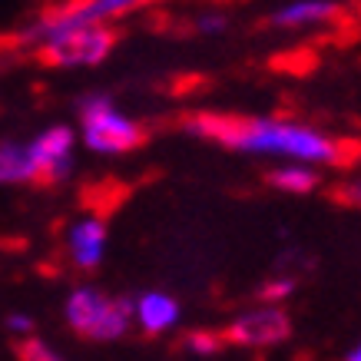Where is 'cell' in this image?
Masks as SVG:
<instances>
[{"mask_svg": "<svg viewBox=\"0 0 361 361\" xmlns=\"http://www.w3.org/2000/svg\"><path fill=\"white\" fill-rule=\"evenodd\" d=\"M106 242H110V226L103 219V212H80L77 219L66 226L63 232V249L66 259L80 272H93L106 259Z\"/></svg>", "mask_w": 361, "mask_h": 361, "instance_id": "8", "label": "cell"}, {"mask_svg": "<svg viewBox=\"0 0 361 361\" xmlns=\"http://www.w3.org/2000/svg\"><path fill=\"white\" fill-rule=\"evenodd\" d=\"M40 183L27 140H0V186H30Z\"/></svg>", "mask_w": 361, "mask_h": 361, "instance_id": "11", "label": "cell"}, {"mask_svg": "<svg viewBox=\"0 0 361 361\" xmlns=\"http://www.w3.org/2000/svg\"><path fill=\"white\" fill-rule=\"evenodd\" d=\"M4 325H7V331H11V335H17L20 341L33 335V318H30V312H11V315L4 318Z\"/></svg>", "mask_w": 361, "mask_h": 361, "instance_id": "17", "label": "cell"}, {"mask_svg": "<svg viewBox=\"0 0 361 361\" xmlns=\"http://www.w3.org/2000/svg\"><path fill=\"white\" fill-rule=\"evenodd\" d=\"M292 335V318L282 305H252L229 322L226 341L242 348H275Z\"/></svg>", "mask_w": 361, "mask_h": 361, "instance_id": "6", "label": "cell"}, {"mask_svg": "<svg viewBox=\"0 0 361 361\" xmlns=\"http://www.w3.org/2000/svg\"><path fill=\"white\" fill-rule=\"evenodd\" d=\"M341 199H345V202H348V206L361 209V173L348 176V179H345V183H341Z\"/></svg>", "mask_w": 361, "mask_h": 361, "instance_id": "18", "label": "cell"}, {"mask_svg": "<svg viewBox=\"0 0 361 361\" xmlns=\"http://www.w3.org/2000/svg\"><path fill=\"white\" fill-rule=\"evenodd\" d=\"M186 348L192 351V355H199V358H209V355H216V351L222 348V338L216 331H192L186 338Z\"/></svg>", "mask_w": 361, "mask_h": 361, "instance_id": "15", "label": "cell"}, {"mask_svg": "<svg viewBox=\"0 0 361 361\" xmlns=\"http://www.w3.org/2000/svg\"><path fill=\"white\" fill-rule=\"evenodd\" d=\"M179 322H183V305H179V298L163 292V288H149V292L133 298V325L146 335H166Z\"/></svg>", "mask_w": 361, "mask_h": 361, "instance_id": "9", "label": "cell"}, {"mask_svg": "<svg viewBox=\"0 0 361 361\" xmlns=\"http://www.w3.org/2000/svg\"><path fill=\"white\" fill-rule=\"evenodd\" d=\"M341 17L338 0H288L269 17L279 30H318Z\"/></svg>", "mask_w": 361, "mask_h": 361, "instance_id": "10", "label": "cell"}, {"mask_svg": "<svg viewBox=\"0 0 361 361\" xmlns=\"http://www.w3.org/2000/svg\"><path fill=\"white\" fill-rule=\"evenodd\" d=\"M146 4L153 0H60L23 30V44L30 50H40L54 44L56 37H66L83 27H113V20L142 11Z\"/></svg>", "mask_w": 361, "mask_h": 361, "instance_id": "3", "label": "cell"}, {"mask_svg": "<svg viewBox=\"0 0 361 361\" xmlns=\"http://www.w3.org/2000/svg\"><path fill=\"white\" fill-rule=\"evenodd\" d=\"M20 361H63L60 358V351L44 338H23L20 341Z\"/></svg>", "mask_w": 361, "mask_h": 361, "instance_id": "14", "label": "cell"}, {"mask_svg": "<svg viewBox=\"0 0 361 361\" xmlns=\"http://www.w3.org/2000/svg\"><path fill=\"white\" fill-rule=\"evenodd\" d=\"M80 126L83 146L93 156H126L142 142V126L123 113L106 93H90L80 99Z\"/></svg>", "mask_w": 361, "mask_h": 361, "instance_id": "4", "label": "cell"}, {"mask_svg": "<svg viewBox=\"0 0 361 361\" xmlns=\"http://www.w3.org/2000/svg\"><path fill=\"white\" fill-rule=\"evenodd\" d=\"M63 322L87 341H120L133 329V298L110 295L97 285H77L63 298Z\"/></svg>", "mask_w": 361, "mask_h": 361, "instance_id": "2", "label": "cell"}, {"mask_svg": "<svg viewBox=\"0 0 361 361\" xmlns=\"http://www.w3.org/2000/svg\"><path fill=\"white\" fill-rule=\"evenodd\" d=\"M113 44H116L113 27H83V30H73L66 37H56L54 44L40 47L37 54L50 66L73 70V66H99L113 54Z\"/></svg>", "mask_w": 361, "mask_h": 361, "instance_id": "5", "label": "cell"}, {"mask_svg": "<svg viewBox=\"0 0 361 361\" xmlns=\"http://www.w3.org/2000/svg\"><path fill=\"white\" fill-rule=\"evenodd\" d=\"M192 30L202 33V37H216V33L226 30V13H219V11L199 13L196 20H192Z\"/></svg>", "mask_w": 361, "mask_h": 361, "instance_id": "16", "label": "cell"}, {"mask_svg": "<svg viewBox=\"0 0 361 361\" xmlns=\"http://www.w3.org/2000/svg\"><path fill=\"white\" fill-rule=\"evenodd\" d=\"M292 292H295V279L292 275H275L262 285V302L265 305H282Z\"/></svg>", "mask_w": 361, "mask_h": 361, "instance_id": "13", "label": "cell"}, {"mask_svg": "<svg viewBox=\"0 0 361 361\" xmlns=\"http://www.w3.org/2000/svg\"><path fill=\"white\" fill-rule=\"evenodd\" d=\"M322 176L312 166H298V163H279L269 173V186L279 189V192H288V196H305L312 189H318Z\"/></svg>", "mask_w": 361, "mask_h": 361, "instance_id": "12", "label": "cell"}, {"mask_svg": "<svg viewBox=\"0 0 361 361\" xmlns=\"http://www.w3.org/2000/svg\"><path fill=\"white\" fill-rule=\"evenodd\" d=\"M186 133L199 140L219 142L232 153H245L255 159H279L312 169L338 166L345 156L331 133L318 130L305 120L292 116H222V113H196L186 120Z\"/></svg>", "mask_w": 361, "mask_h": 361, "instance_id": "1", "label": "cell"}, {"mask_svg": "<svg viewBox=\"0 0 361 361\" xmlns=\"http://www.w3.org/2000/svg\"><path fill=\"white\" fill-rule=\"evenodd\" d=\"M27 142H30L37 176L44 183H63V179H70L73 166H77V133H73V126L56 123V126L40 130Z\"/></svg>", "mask_w": 361, "mask_h": 361, "instance_id": "7", "label": "cell"}, {"mask_svg": "<svg viewBox=\"0 0 361 361\" xmlns=\"http://www.w3.org/2000/svg\"><path fill=\"white\" fill-rule=\"evenodd\" d=\"M345 361H361V338L355 341L348 351H345Z\"/></svg>", "mask_w": 361, "mask_h": 361, "instance_id": "19", "label": "cell"}]
</instances>
